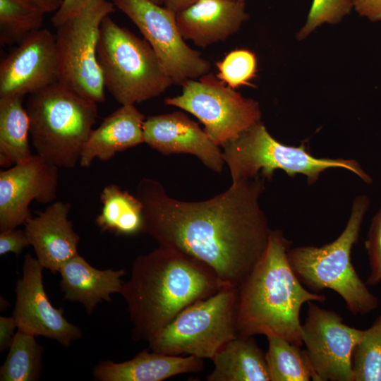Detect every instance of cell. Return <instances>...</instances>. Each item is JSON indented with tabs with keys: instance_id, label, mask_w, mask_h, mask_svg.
Here are the masks:
<instances>
[{
	"instance_id": "obj_1",
	"label": "cell",
	"mask_w": 381,
	"mask_h": 381,
	"mask_svg": "<svg viewBox=\"0 0 381 381\" xmlns=\"http://www.w3.org/2000/svg\"><path fill=\"white\" fill-rule=\"evenodd\" d=\"M265 179L232 183L202 201L170 197L163 185L141 179L135 195L143 205L142 232L159 246L203 262L224 285L238 287L264 253L271 229L260 206Z\"/></svg>"
},
{
	"instance_id": "obj_2",
	"label": "cell",
	"mask_w": 381,
	"mask_h": 381,
	"mask_svg": "<svg viewBox=\"0 0 381 381\" xmlns=\"http://www.w3.org/2000/svg\"><path fill=\"white\" fill-rule=\"evenodd\" d=\"M224 286L207 265L174 249L159 246L138 255L119 292L133 339L150 342L184 308Z\"/></svg>"
},
{
	"instance_id": "obj_3",
	"label": "cell",
	"mask_w": 381,
	"mask_h": 381,
	"mask_svg": "<svg viewBox=\"0 0 381 381\" xmlns=\"http://www.w3.org/2000/svg\"><path fill=\"white\" fill-rule=\"evenodd\" d=\"M291 241L282 231L271 230L262 256L238 287V334L277 337L301 346L302 306L322 303L326 296L309 291L289 263Z\"/></svg>"
},
{
	"instance_id": "obj_4",
	"label": "cell",
	"mask_w": 381,
	"mask_h": 381,
	"mask_svg": "<svg viewBox=\"0 0 381 381\" xmlns=\"http://www.w3.org/2000/svg\"><path fill=\"white\" fill-rule=\"evenodd\" d=\"M25 109L36 154L59 168H74L93 130L97 103L57 82L29 95Z\"/></svg>"
},
{
	"instance_id": "obj_5",
	"label": "cell",
	"mask_w": 381,
	"mask_h": 381,
	"mask_svg": "<svg viewBox=\"0 0 381 381\" xmlns=\"http://www.w3.org/2000/svg\"><path fill=\"white\" fill-rule=\"evenodd\" d=\"M368 207V198L358 196L346 228L337 238L320 247L290 248L287 253L292 270L305 287L316 293L326 289L334 291L354 315L368 314L379 306L378 298L357 274L351 258Z\"/></svg>"
},
{
	"instance_id": "obj_6",
	"label": "cell",
	"mask_w": 381,
	"mask_h": 381,
	"mask_svg": "<svg viewBox=\"0 0 381 381\" xmlns=\"http://www.w3.org/2000/svg\"><path fill=\"white\" fill-rule=\"evenodd\" d=\"M97 59L105 89L121 105L158 97L173 84L147 41L109 16L100 25Z\"/></svg>"
},
{
	"instance_id": "obj_7",
	"label": "cell",
	"mask_w": 381,
	"mask_h": 381,
	"mask_svg": "<svg viewBox=\"0 0 381 381\" xmlns=\"http://www.w3.org/2000/svg\"><path fill=\"white\" fill-rule=\"evenodd\" d=\"M222 157L230 171L232 183L251 179L258 175L272 180L277 169L293 177L306 176L309 185L320 174L330 168L352 171L366 183L371 179L353 159L318 158L313 156L305 144L299 147L282 144L274 138L260 121L236 139L222 146Z\"/></svg>"
},
{
	"instance_id": "obj_8",
	"label": "cell",
	"mask_w": 381,
	"mask_h": 381,
	"mask_svg": "<svg viewBox=\"0 0 381 381\" xmlns=\"http://www.w3.org/2000/svg\"><path fill=\"white\" fill-rule=\"evenodd\" d=\"M237 300L238 287L224 286L190 304L148 342L150 349L212 360L226 342L238 335Z\"/></svg>"
},
{
	"instance_id": "obj_9",
	"label": "cell",
	"mask_w": 381,
	"mask_h": 381,
	"mask_svg": "<svg viewBox=\"0 0 381 381\" xmlns=\"http://www.w3.org/2000/svg\"><path fill=\"white\" fill-rule=\"evenodd\" d=\"M115 8L107 0H89L75 16L56 28L58 82L97 103L105 100L97 59L100 25Z\"/></svg>"
},
{
	"instance_id": "obj_10",
	"label": "cell",
	"mask_w": 381,
	"mask_h": 381,
	"mask_svg": "<svg viewBox=\"0 0 381 381\" xmlns=\"http://www.w3.org/2000/svg\"><path fill=\"white\" fill-rule=\"evenodd\" d=\"M181 86V93L166 98L165 104L195 116L219 147L236 139L260 121L259 103L243 97L212 73L188 80Z\"/></svg>"
},
{
	"instance_id": "obj_11",
	"label": "cell",
	"mask_w": 381,
	"mask_h": 381,
	"mask_svg": "<svg viewBox=\"0 0 381 381\" xmlns=\"http://www.w3.org/2000/svg\"><path fill=\"white\" fill-rule=\"evenodd\" d=\"M150 44L173 84L182 85L209 73L210 61L183 38L176 13L151 0H112Z\"/></svg>"
},
{
	"instance_id": "obj_12",
	"label": "cell",
	"mask_w": 381,
	"mask_h": 381,
	"mask_svg": "<svg viewBox=\"0 0 381 381\" xmlns=\"http://www.w3.org/2000/svg\"><path fill=\"white\" fill-rule=\"evenodd\" d=\"M363 332L336 312L308 302L301 337L317 381H354L351 356Z\"/></svg>"
},
{
	"instance_id": "obj_13",
	"label": "cell",
	"mask_w": 381,
	"mask_h": 381,
	"mask_svg": "<svg viewBox=\"0 0 381 381\" xmlns=\"http://www.w3.org/2000/svg\"><path fill=\"white\" fill-rule=\"evenodd\" d=\"M43 266L30 253L24 257L22 277L17 281L13 312L17 328L54 339L64 346L81 338L82 332L68 321L63 310L50 302L43 283Z\"/></svg>"
},
{
	"instance_id": "obj_14",
	"label": "cell",
	"mask_w": 381,
	"mask_h": 381,
	"mask_svg": "<svg viewBox=\"0 0 381 381\" xmlns=\"http://www.w3.org/2000/svg\"><path fill=\"white\" fill-rule=\"evenodd\" d=\"M59 169L36 154L0 171V231L24 225L32 217V201L48 204L56 199Z\"/></svg>"
},
{
	"instance_id": "obj_15",
	"label": "cell",
	"mask_w": 381,
	"mask_h": 381,
	"mask_svg": "<svg viewBox=\"0 0 381 381\" xmlns=\"http://www.w3.org/2000/svg\"><path fill=\"white\" fill-rule=\"evenodd\" d=\"M58 82L55 36L40 29L0 64V97L30 95Z\"/></svg>"
},
{
	"instance_id": "obj_16",
	"label": "cell",
	"mask_w": 381,
	"mask_h": 381,
	"mask_svg": "<svg viewBox=\"0 0 381 381\" xmlns=\"http://www.w3.org/2000/svg\"><path fill=\"white\" fill-rule=\"evenodd\" d=\"M144 143L164 155L190 154L220 174L225 164L222 151L204 129L182 111L154 115L143 123Z\"/></svg>"
},
{
	"instance_id": "obj_17",
	"label": "cell",
	"mask_w": 381,
	"mask_h": 381,
	"mask_svg": "<svg viewBox=\"0 0 381 381\" xmlns=\"http://www.w3.org/2000/svg\"><path fill=\"white\" fill-rule=\"evenodd\" d=\"M71 208L68 202H53L24 224V230L37 259L44 268L54 274L78 254L80 236L68 219Z\"/></svg>"
},
{
	"instance_id": "obj_18",
	"label": "cell",
	"mask_w": 381,
	"mask_h": 381,
	"mask_svg": "<svg viewBox=\"0 0 381 381\" xmlns=\"http://www.w3.org/2000/svg\"><path fill=\"white\" fill-rule=\"evenodd\" d=\"M248 18L246 1L237 0H197L176 13L183 38L200 47L225 41Z\"/></svg>"
},
{
	"instance_id": "obj_19",
	"label": "cell",
	"mask_w": 381,
	"mask_h": 381,
	"mask_svg": "<svg viewBox=\"0 0 381 381\" xmlns=\"http://www.w3.org/2000/svg\"><path fill=\"white\" fill-rule=\"evenodd\" d=\"M203 359L193 356H174L145 349L123 362L102 361L92 370L99 381H162L171 377L200 372Z\"/></svg>"
},
{
	"instance_id": "obj_20",
	"label": "cell",
	"mask_w": 381,
	"mask_h": 381,
	"mask_svg": "<svg viewBox=\"0 0 381 381\" xmlns=\"http://www.w3.org/2000/svg\"><path fill=\"white\" fill-rule=\"evenodd\" d=\"M145 115L134 104L121 105L93 129L84 145L80 166L89 167L94 159H111L118 152L144 143Z\"/></svg>"
},
{
	"instance_id": "obj_21",
	"label": "cell",
	"mask_w": 381,
	"mask_h": 381,
	"mask_svg": "<svg viewBox=\"0 0 381 381\" xmlns=\"http://www.w3.org/2000/svg\"><path fill=\"white\" fill-rule=\"evenodd\" d=\"M59 273L64 299L81 303L92 314L99 303L109 302L112 294H119L125 270H98L78 254L64 263Z\"/></svg>"
},
{
	"instance_id": "obj_22",
	"label": "cell",
	"mask_w": 381,
	"mask_h": 381,
	"mask_svg": "<svg viewBox=\"0 0 381 381\" xmlns=\"http://www.w3.org/2000/svg\"><path fill=\"white\" fill-rule=\"evenodd\" d=\"M207 381H270L265 353L253 337L237 335L212 358Z\"/></svg>"
},
{
	"instance_id": "obj_23",
	"label": "cell",
	"mask_w": 381,
	"mask_h": 381,
	"mask_svg": "<svg viewBox=\"0 0 381 381\" xmlns=\"http://www.w3.org/2000/svg\"><path fill=\"white\" fill-rule=\"evenodd\" d=\"M23 97H0V165L6 168L32 156L29 117Z\"/></svg>"
},
{
	"instance_id": "obj_24",
	"label": "cell",
	"mask_w": 381,
	"mask_h": 381,
	"mask_svg": "<svg viewBox=\"0 0 381 381\" xmlns=\"http://www.w3.org/2000/svg\"><path fill=\"white\" fill-rule=\"evenodd\" d=\"M101 212L95 219L103 232L117 236H130L142 232L143 205L136 195L108 184L100 195Z\"/></svg>"
},
{
	"instance_id": "obj_25",
	"label": "cell",
	"mask_w": 381,
	"mask_h": 381,
	"mask_svg": "<svg viewBox=\"0 0 381 381\" xmlns=\"http://www.w3.org/2000/svg\"><path fill=\"white\" fill-rule=\"evenodd\" d=\"M267 339L265 357L270 381H317L305 349L282 338Z\"/></svg>"
},
{
	"instance_id": "obj_26",
	"label": "cell",
	"mask_w": 381,
	"mask_h": 381,
	"mask_svg": "<svg viewBox=\"0 0 381 381\" xmlns=\"http://www.w3.org/2000/svg\"><path fill=\"white\" fill-rule=\"evenodd\" d=\"M35 335L18 329L0 368L1 381H36L42 369L44 348Z\"/></svg>"
},
{
	"instance_id": "obj_27",
	"label": "cell",
	"mask_w": 381,
	"mask_h": 381,
	"mask_svg": "<svg viewBox=\"0 0 381 381\" xmlns=\"http://www.w3.org/2000/svg\"><path fill=\"white\" fill-rule=\"evenodd\" d=\"M44 14L28 0H0L1 44H19L42 29Z\"/></svg>"
},
{
	"instance_id": "obj_28",
	"label": "cell",
	"mask_w": 381,
	"mask_h": 381,
	"mask_svg": "<svg viewBox=\"0 0 381 381\" xmlns=\"http://www.w3.org/2000/svg\"><path fill=\"white\" fill-rule=\"evenodd\" d=\"M354 381H381V315L365 330L351 356Z\"/></svg>"
},
{
	"instance_id": "obj_29",
	"label": "cell",
	"mask_w": 381,
	"mask_h": 381,
	"mask_svg": "<svg viewBox=\"0 0 381 381\" xmlns=\"http://www.w3.org/2000/svg\"><path fill=\"white\" fill-rule=\"evenodd\" d=\"M217 77L228 87L236 89L243 85H252L250 81L256 76L258 61L255 54L247 49H237L229 52L216 64Z\"/></svg>"
},
{
	"instance_id": "obj_30",
	"label": "cell",
	"mask_w": 381,
	"mask_h": 381,
	"mask_svg": "<svg viewBox=\"0 0 381 381\" xmlns=\"http://www.w3.org/2000/svg\"><path fill=\"white\" fill-rule=\"evenodd\" d=\"M352 9V0H313L306 20L296 35V39H306L323 24L339 23Z\"/></svg>"
},
{
	"instance_id": "obj_31",
	"label": "cell",
	"mask_w": 381,
	"mask_h": 381,
	"mask_svg": "<svg viewBox=\"0 0 381 381\" xmlns=\"http://www.w3.org/2000/svg\"><path fill=\"white\" fill-rule=\"evenodd\" d=\"M365 245L370 268L366 284L374 286L381 282V208L372 220Z\"/></svg>"
},
{
	"instance_id": "obj_32",
	"label": "cell",
	"mask_w": 381,
	"mask_h": 381,
	"mask_svg": "<svg viewBox=\"0 0 381 381\" xmlns=\"http://www.w3.org/2000/svg\"><path fill=\"white\" fill-rule=\"evenodd\" d=\"M0 231L1 255L8 253L19 255L25 248L30 246L25 230L11 229Z\"/></svg>"
},
{
	"instance_id": "obj_33",
	"label": "cell",
	"mask_w": 381,
	"mask_h": 381,
	"mask_svg": "<svg viewBox=\"0 0 381 381\" xmlns=\"http://www.w3.org/2000/svg\"><path fill=\"white\" fill-rule=\"evenodd\" d=\"M89 0H64L60 8L51 18V22L58 28L65 22L75 16L86 5Z\"/></svg>"
},
{
	"instance_id": "obj_34",
	"label": "cell",
	"mask_w": 381,
	"mask_h": 381,
	"mask_svg": "<svg viewBox=\"0 0 381 381\" xmlns=\"http://www.w3.org/2000/svg\"><path fill=\"white\" fill-rule=\"evenodd\" d=\"M357 13L371 22L381 20V0H352Z\"/></svg>"
},
{
	"instance_id": "obj_35",
	"label": "cell",
	"mask_w": 381,
	"mask_h": 381,
	"mask_svg": "<svg viewBox=\"0 0 381 381\" xmlns=\"http://www.w3.org/2000/svg\"><path fill=\"white\" fill-rule=\"evenodd\" d=\"M18 327L13 316L0 317V351H5L10 348L13 340L14 330Z\"/></svg>"
},
{
	"instance_id": "obj_36",
	"label": "cell",
	"mask_w": 381,
	"mask_h": 381,
	"mask_svg": "<svg viewBox=\"0 0 381 381\" xmlns=\"http://www.w3.org/2000/svg\"><path fill=\"white\" fill-rule=\"evenodd\" d=\"M45 13L56 12L61 6L64 0H28Z\"/></svg>"
},
{
	"instance_id": "obj_37",
	"label": "cell",
	"mask_w": 381,
	"mask_h": 381,
	"mask_svg": "<svg viewBox=\"0 0 381 381\" xmlns=\"http://www.w3.org/2000/svg\"><path fill=\"white\" fill-rule=\"evenodd\" d=\"M197 0H164V4L166 8L177 13L191 6Z\"/></svg>"
},
{
	"instance_id": "obj_38",
	"label": "cell",
	"mask_w": 381,
	"mask_h": 381,
	"mask_svg": "<svg viewBox=\"0 0 381 381\" xmlns=\"http://www.w3.org/2000/svg\"><path fill=\"white\" fill-rule=\"evenodd\" d=\"M157 4L162 5L164 4V0H151Z\"/></svg>"
},
{
	"instance_id": "obj_39",
	"label": "cell",
	"mask_w": 381,
	"mask_h": 381,
	"mask_svg": "<svg viewBox=\"0 0 381 381\" xmlns=\"http://www.w3.org/2000/svg\"><path fill=\"white\" fill-rule=\"evenodd\" d=\"M237 1H246V0H237Z\"/></svg>"
}]
</instances>
